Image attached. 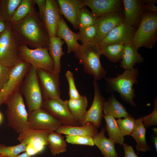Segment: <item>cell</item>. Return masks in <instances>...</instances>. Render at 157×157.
<instances>
[{
    "label": "cell",
    "mask_w": 157,
    "mask_h": 157,
    "mask_svg": "<svg viewBox=\"0 0 157 157\" xmlns=\"http://www.w3.org/2000/svg\"><path fill=\"white\" fill-rule=\"evenodd\" d=\"M10 25L20 45L34 49L48 47L50 37L35 9L20 21L10 23Z\"/></svg>",
    "instance_id": "6da1fadb"
},
{
    "label": "cell",
    "mask_w": 157,
    "mask_h": 157,
    "mask_svg": "<svg viewBox=\"0 0 157 157\" xmlns=\"http://www.w3.org/2000/svg\"><path fill=\"white\" fill-rule=\"evenodd\" d=\"M74 53L79 63L83 65L85 72L92 75L94 80L106 78L107 72L101 64L102 53L98 45L91 42L80 44Z\"/></svg>",
    "instance_id": "7a4b0ae2"
},
{
    "label": "cell",
    "mask_w": 157,
    "mask_h": 157,
    "mask_svg": "<svg viewBox=\"0 0 157 157\" xmlns=\"http://www.w3.org/2000/svg\"><path fill=\"white\" fill-rule=\"evenodd\" d=\"M139 74L138 69L133 67L130 70H125L121 74H118L116 77H106L107 90L117 92L123 100L134 107L136 105L133 100L135 94L133 86L138 83Z\"/></svg>",
    "instance_id": "3957f363"
},
{
    "label": "cell",
    "mask_w": 157,
    "mask_h": 157,
    "mask_svg": "<svg viewBox=\"0 0 157 157\" xmlns=\"http://www.w3.org/2000/svg\"><path fill=\"white\" fill-rule=\"evenodd\" d=\"M4 104L7 105L6 114L8 126L18 133L30 128L28 121V113L19 90L7 99Z\"/></svg>",
    "instance_id": "277c9868"
},
{
    "label": "cell",
    "mask_w": 157,
    "mask_h": 157,
    "mask_svg": "<svg viewBox=\"0 0 157 157\" xmlns=\"http://www.w3.org/2000/svg\"><path fill=\"white\" fill-rule=\"evenodd\" d=\"M157 12L146 11L131 42L138 49L142 47L152 49L157 41Z\"/></svg>",
    "instance_id": "5b68a950"
},
{
    "label": "cell",
    "mask_w": 157,
    "mask_h": 157,
    "mask_svg": "<svg viewBox=\"0 0 157 157\" xmlns=\"http://www.w3.org/2000/svg\"><path fill=\"white\" fill-rule=\"evenodd\" d=\"M19 90L25 98L28 114L42 108L44 100L37 69L32 65L25 76Z\"/></svg>",
    "instance_id": "8992f818"
},
{
    "label": "cell",
    "mask_w": 157,
    "mask_h": 157,
    "mask_svg": "<svg viewBox=\"0 0 157 157\" xmlns=\"http://www.w3.org/2000/svg\"><path fill=\"white\" fill-rule=\"evenodd\" d=\"M20 45L9 23L5 30L0 33V64L12 67L22 60Z\"/></svg>",
    "instance_id": "52a82bcc"
},
{
    "label": "cell",
    "mask_w": 157,
    "mask_h": 157,
    "mask_svg": "<svg viewBox=\"0 0 157 157\" xmlns=\"http://www.w3.org/2000/svg\"><path fill=\"white\" fill-rule=\"evenodd\" d=\"M124 8V22L138 27L143 13L147 11L157 12L156 0H122Z\"/></svg>",
    "instance_id": "ba28073f"
},
{
    "label": "cell",
    "mask_w": 157,
    "mask_h": 157,
    "mask_svg": "<svg viewBox=\"0 0 157 157\" xmlns=\"http://www.w3.org/2000/svg\"><path fill=\"white\" fill-rule=\"evenodd\" d=\"M19 54L22 60L36 69L54 71V62L49 53L48 47L31 49L26 45H21Z\"/></svg>",
    "instance_id": "9c48e42d"
},
{
    "label": "cell",
    "mask_w": 157,
    "mask_h": 157,
    "mask_svg": "<svg viewBox=\"0 0 157 157\" xmlns=\"http://www.w3.org/2000/svg\"><path fill=\"white\" fill-rule=\"evenodd\" d=\"M31 65L22 60L12 67L9 77L0 92V107L10 96L19 90Z\"/></svg>",
    "instance_id": "30bf717a"
},
{
    "label": "cell",
    "mask_w": 157,
    "mask_h": 157,
    "mask_svg": "<svg viewBox=\"0 0 157 157\" xmlns=\"http://www.w3.org/2000/svg\"><path fill=\"white\" fill-rule=\"evenodd\" d=\"M37 72L43 100L60 98L59 74L41 69Z\"/></svg>",
    "instance_id": "8fae6325"
},
{
    "label": "cell",
    "mask_w": 157,
    "mask_h": 157,
    "mask_svg": "<svg viewBox=\"0 0 157 157\" xmlns=\"http://www.w3.org/2000/svg\"><path fill=\"white\" fill-rule=\"evenodd\" d=\"M42 108L66 126L79 125L75 119L68 107L67 101L61 98L44 100Z\"/></svg>",
    "instance_id": "7c38bea8"
},
{
    "label": "cell",
    "mask_w": 157,
    "mask_h": 157,
    "mask_svg": "<svg viewBox=\"0 0 157 157\" xmlns=\"http://www.w3.org/2000/svg\"><path fill=\"white\" fill-rule=\"evenodd\" d=\"M28 114V121L30 128L56 131L62 125L58 119L42 108Z\"/></svg>",
    "instance_id": "4fadbf2b"
},
{
    "label": "cell",
    "mask_w": 157,
    "mask_h": 157,
    "mask_svg": "<svg viewBox=\"0 0 157 157\" xmlns=\"http://www.w3.org/2000/svg\"><path fill=\"white\" fill-rule=\"evenodd\" d=\"M93 84L94 89L93 100L90 108L87 111L81 125H85L91 122L99 128L101 125V121L104 115L103 106L106 100L101 94L97 81L94 80Z\"/></svg>",
    "instance_id": "5bb4252c"
},
{
    "label": "cell",
    "mask_w": 157,
    "mask_h": 157,
    "mask_svg": "<svg viewBox=\"0 0 157 157\" xmlns=\"http://www.w3.org/2000/svg\"><path fill=\"white\" fill-rule=\"evenodd\" d=\"M124 21L122 11L109 13L97 18L95 23L97 34L93 43L99 45L110 31Z\"/></svg>",
    "instance_id": "9a60e30c"
},
{
    "label": "cell",
    "mask_w": 157,
    "mask_h": 157,
    "mask_svg": "<svg viewBox=\"0 0 157 157\" xmlns=\"http://www.w3.org/2000/svg\"><path fill=\"white\" fill-rule=\"evenodd\" d=\"M43 22L49 37L57 36V31L62 16L57 0H46Z\"/></svg>",
    "instance_id": "2e32d148"
},
{
    "label": "cell",
    "mask_w": 157,
    "mask_h": 157,
    "mask_svg": "<svg viewBox=\"0 0 157 157\" xmlns=\"http://www.w3.org/2000/svg\"><path fill=\"white\" fill-rule=\"evenodd\" d=\"M136 30L135 28L123 22L110 31L99 46L114 44H124L131 41Z\"/></svg>",
    "instance_id": "e0dca14e"
},
{
    "label": "cell",
    "mask_w": 157,
    "mask_h": 157,
    "mask_svg": "<svg viewBox=\"0 0 157 157\" xmlns=\"http://www.w3.org/2000/svg\"><path fill=\"white\" fill-rule=\"evenodd\" d=\"M49 131L30 128L19 133L17 140L27 145L33 147L38 153L42 151L48 145Z\"/></svg>",
    "instance_id": "ac0fdd59"
},
{
    "label": "cell",
    "mask_w": 157,
    "mask_h": 157,
    "mask_svg": "<svg viewBox=\"0 0 157 157\" xmlns=\"http://www.w3.org/2000/svg\"><path fill=\"white\" fill-rule=\"evenodd\" d=\"M85 6L91 9L97 18L105 14L122 11L123 3L120 0H83Z\"/></svg>",
    "instance_id": "d6986e66"
},
{
    "label": "cell",
    "mask_w": 157,
    "mask_h": 157,
    "mask_svg": "<svg viewBox=\"0 0 157 157\" xmlns=\"http://www.w3.org/2000/svg\"><path fill=\"white\" fill-rule=\"evenodd\" d=\"M60 13L72 24L74 28L78 29L77 16L79 10L85 6L83 0H57Z\"/></svg>",
    "instance_id": "ffe728a7"
},
{
    "label": "cell",
    "mask_w": 157,
    "mask_h": 157,
    "mask_svg": "<svg viewBox=\"0 0 157 157\" xmlns=\"http://www.w3.org/2000/svg\"><path fill=\"white\" fill-rule=\"evenodd\" d=\"M138 49L131 41L124 44L120 66L125 70H130L136 63H142L144 59Z\"/></svg>",
    "instance_id": "44dd1931"
},
{
    "label": "cell",
    "mask_w": 157,
    "mask_h": 157,
    "mask_svg": "<svg viewBox=\"0 0 157 157\" xmlns=\"http://www.w3.org/2000/svg\"><path fill=\"white\" fill-rule=\"evenodd\" d=\"M57 36L63 40L66 44L67 52L69 53L74 52L80 45L78 42V33H74L69 28L62 16L58 28Z\"/></svg>",
    "instance_id": "7402d4cb"
},
{
    "label": "cell",
    "mask_w": 157,
    "mask_h": 157,
    "mask_svg": "<svg viewBox=\"0 0 157 157\" xmlns=\"http://www.w3.org/2000/svg\"><path fill=\"white\" fill-rule=\"evenodd\" d=\"M56 132L66 135H84L92 138L98 133L97 128L91 122L81 126L62 125Z\"/></svg>",
    "instance_id": "603a6c76"
},
{
    "label": "cell",
    "mask_w": 157,
    "mask_h": 157,
    "mask_svg": "<svg viewBox=\"0 0 157 157\" xmlns=\"http://www.w3.org/2000/svg\"><path fill=\"white\" fill-rule=\"evenodd\" d=\"M106 131L105 128L103 127L100 132L93 138L94 144L104 157H118L115 149V144L105 136Z\"/></svg>",
    "instance_id": "cb8c5ba5"
},
{
    "label": "cell",
    "mask_w": 157,
    "mask_h": 157,
    "mask_svg": "<svg viewBox=\"0 0 157 157\" xmlns=\"http://www.w3.org/2000/svg\"><path fill=\"white\" fill-rule=\"evenodd\" d=\"M103 111L104 115H109L115 119L124 118L131 115L113 94L104 102Z\"/></svg>",
    "instance_id": "d4e9b609"
},
{
    "label": "cell",
    "mask_w": 157,
    "mask_h": 157,
    "mask_svg": "<svg viewBox=\"0 0 157 157\" xmlns=\"http://www.w3.org/2000/svg\"><path fill=\"white\" fill-rule=\"evenodd\" d=\"M58 36L49 38L48 47L49 53L54 63V71L59 74L61 69V58L65 53L63 51L62 47L65 43Z\"/></svg>",
    "instance_id": "484cf974"
},
{
    "label": "cell",
    "mask_w": 157,
    "mask_h": 157,
    "mask_svg": "<svg viewBox=\"0 0 157 157\" xmlns=\"http://www.w3.org/2000/svg\"><path fill=\"white\" fill-rule=\"evenodd\" d=\"M66 101L72 116L78 124L81 125L87 111L88 101L86 97L81 95L79 99H69Z\"/></svg>",
    "instance_id": "4316f807"
},
{
    "label": "cell",
    "mask_w": 157,
    "mask_h": 157,
    "mask_svg": "<svg viewBox=\"0 0 157 157\" xmlns=\"http://www.w3.org/2000/svg\"><path fill=\"white\" fill-rule=\"evenodd\" d=\"M146 128L142 123V119L139 117L136 120L135 127L130 135L137 143L136 149L138 151L145 152L151 151V148L145 138Z\"/></svg>",
    "instance_id": "83f0119b"
},
{
    "label": "cell",
    "mask_w": 157,
    "mask_h": 157,
    "mask_svg": "<svg viewBox=\"0 0 157 157\" xmlns=\"http://www.w3.org/2000/svg\"><path fill=\"white\" fill-rule=\"evenodd\" d=\"M106 125V130L107 131L109 138L115 144H118L122 146L124 143V139L115 119L113 116L104 115L103 116Z\"/></svg>",
    "instance_id": "f1b7e54d"
},
{
    "label": "cell",
    "mask_w": 157,
    "mask_h": 157,
    "mask_svg": "<svg viewBox=\"0 0 157 157\" xmlns=\"http://www.w3.org/2000/svg\"><path fill=\"white\" fill-rule=\"evenodd\" d=\"M48 145L52 155L54 156L67 150V144L63 136L56 131L51 132L49 133Z\"/></svg>",
    "instance_id": "f546056e"
},
{
    "label": "cell",
    "mask_w": 157,
    "mask_h": 157,
    "mask_svg": "<svg viewBox=\"0 0 157 157\" xmlns=\"http://www.w3.org/2000/svg\"><path fill=\"white\" fill-rule=\"evenodd\" d=\"M22 0H0V18L10 23L13 16Z\"/></svg>",
    "instance_id": "4dcf8cb0"
},
{
    "label": "cell",
    "mask_w": 157,
    "mask_h": 157,
    "mask_svg": "<svg viewBox=\"0 0 157 157\" xmlns=\"http://www.w3.org/2000/svg\"><path fill=\"white\" fill-rule=\"evenodd\" d=\"M124 44H114L99 46L102 54L112 62L121 61Z\"/></svg>",
    "instance_id": "1f68e13d"
},
{
    "label": "cell",
    "mask_w": 157,
    "mask_h": 157,
    "mask_svg": "<svg viewBox=\"0 0 157 157\" xmlns=\"http://www.w3.org/2000/svg\"><path fill=\"white\" fill-rule=\"evenodd\" d=\"M33 0H22L16 10L10 23L19 22L35 10Z\"/></svg>",
    "instance_id": "d6a6232c"
},
{
    "label": "cell",
    "mask_w": 157,
    "mask_h": 157,
    "mask_svg": "<svg viewBox=\"0 0 157 157\" xmlns=\"http://www.w3.org/2000/svg\"><path fill=\"white\" fill-rule=\"evenodd\" d=\"M85 6L79 10L77 16V26L81 31L94 24L97 18Z\"/></svg>",
    "instance_id": "836d02e7"
},
{
    "label": "cell",
    "mask_w": 157,
    "mask_h": 157,
    "mask_svg": "<svg viewBox=\"0 0 157 157\" xmlns=\"http://www.w3.org/2000/svg\"><path fill=\"white\" fill-rule=\"evenodd\" d=\"M27 145L21 142L18 145L8 146L0 144L1 156L16 157L20 153L26 151Z\"/></svg>",
    "instance_id": "e575fe53"
},
{
    "label": "cell",
    "mask_w": 157,
    "mask_h": 157,
    "mask_svg": "<svg viewBox=\"0 0 157 157\" xmlns=\"http://www.w3.org/2000/svg\"><path fill=\"white\" fill-rule=\"evenodd\" d=\"M116 121L123 136L130 135L136 124V120L131 115L123 119H118Z\"/></svg>",
    "instance_id": "d590c367"
},
{
    "label": "cell",
    "mask_w": 157,
    "mask_h": 157,
    "mask_svg": "<svg viewBox=\"0 0 157 157\" xmlns=\"http://www.w3.org/2000/svg\"><path fill=\"white\" fill-rule=\"evenodd\" d=\"M78 40L82 44L88 42H93L97 34V29L96 24H94L89 26L78 33Z\"/></svg>",
    "instance_id": "8d00e7d4"
},
{
    "label": "cell",
    "mask_w": 157,
    "mask_h": 157,
    "mask_svg": "<svg viewBox=\"0 0 157 157\" xmlns=\"http://www.w3.org/2000/svg\"><path fill=\"white\" fill-rule=\"evenodd\" d=\"M66 141L72 144L93 146L94 145L93 138L80 135H66Z\"/></svg>",
    "instance_id": "74e56055"
},
{
    "label": "cell",
    "mask_w": 157,
    "mask_h": 157,
    "mask_svg": "<svg viewBox=\"0 0 157 157\" xmlns=\"http://www.w3.org/2000/svg\"><path fill=\"white\" fill-rule=\"evenodd\" d=\"M65 75L69 86V99H79L81 95L79 94L76 86L73 73L69 70H67L66 72Z\"/></svg>",
    "instance_id": "f35d334b"
},
{
    "label": "cell",
    "mask_w": 157,
    "mask_h": 157,
    "mask_svg": "<svg viewBox=\"0 0 157 157\" xmlns=\"http://www.w3.org/2000/svg\"><path fill=\"white\" fill-rule=\"evenodd\" d=\"M142 123L146 128L149 127L157 125V99L156 97L154 100V110L148 115L143 116Z\"/></svg>",
    "instance_id": "ab89813d"
},
{
    "label": "cell",
    "mask_w": 157,
    "mask_h": 157,
    "mask_svg": "<svg viewBox=\"0 0 157 157\" xmlns=\"http://www.w3.org/2000/svg\"><path fill=\"white\" fill-rule=\"evenodd\" d=\"M12 68L0 64V92L8 80Z\"/></svg>",
    "instance_id": "60d3db41"
},
{
    "label": "cell",
    "mask_w": 157,
    "mask_h": 157,
    "mask_svg": "<svg viewBox=\"0 0 157 157\" xmlns=\"http://www.w3.org/2000/svg\"><path fill=\"white\" fill-rule=\"evenodd\" d=\"M35 4L38 5L39 8V14L40 18L42 21L46 7V0H33Z\"/></svg>",
    "instance_id": "b9f144b4"
},
{
    "label": "cell",
    "mask_w": 157,
    "mask_h": 157,
    "mask_svg": "<svg viewBox=\"0 0 157 157\" xmlns=\"http://www.w3.org/2000/svg\"><path fill=\"white\" fill-rule=\"evenodd\" d=\"M122 145L125 153L124 157H138L131 146L129 145L126 143H124Z\"/></svg>",
    "instance_id": "7bdbcfd3"
},
{
    "label": "cell",
    "mask_w": 157,
    "mask_h": 157,
    "mask_svg": "<svg viewBox=\"0 0 157 157\" xmlns=\"http://www.w3.org/2000/svg\"><path fill=\"white\" fill-rule=\"evenodd\" d=\"M9 23L5 22L0 18V33L5 30Z\"/></svg>",
    "instance_id": "ee69618b"
},
{
    "label": "cell",
    "mask_w": 157,
    "mask_h": 157,
    "mask_svg": "<svg viewBox=\"0 0 157 157\" xmlns=\"http://www.w3.org/2000/svg\"><path fill=\"white\" fill-rule=\"evenodd\" d=\"M31 156L25 152L20 155H18L16 157H31Z\"/></svg>",
    "instance_id": "f6af8a7d"
},
{
    "label": "cell",
    "mask_w": 157,
    "mask_h": 157,
    "mask_svg": "<svg viewBox=\"0 0 157 157\" xmlns=\"http://www.w3.org/2000/svg\"><path fill=\"white\" fill-rule=\"evenodd\" d=\"M153 142L154 143V144L156 150V151H157V136H155L153 138Z\"/></svg>",
    "instance_id": "bcb514c9"
},
{
    "label": "cell",
    "mask_w": 157,
    "mask_h": 157,
    "mask_svg": "<svg viewBox=\"0 0 157 157\" xmlns=\"http://www.w3.org/2000/svg\"><path fill=\"white\" fill-rule=\"evenodd\" d=\"M153 131L155 134H157V128L156 127H154L152 129Z\"/></svg>",
    "instance_id": "7dc6e473"
},
{
    "label": "cell",
    "mask_w": 157,
    "mask_h": 157,
    "mask_svg": "<svg viewBox=\"0 0 157 157\" xmlns=\"http://www.w3.org/2000/svg\"><path fill=\"white\" fill-rule=\"evenodd\" d=\"M3 119V116L2 114L0 112V124L1 123Z\"/></svg>",
    "instance_id": "c3c4849f"
},
{
    "label": "cell",
    "mask_w": 157,
    "mask_h": 157,
    "mask_svg": "<svg viewBox=\"0 0 157 157\" xmlns=\"http://www.w3.org/2000/svg\"><path fill=\"white\" fill-rule=\"evenodd\" d=\"M0 157H2V156H1Z\"/></svg>",
    "instance_id": "681fc988"
},
{
    "label": "cell",
    "mask_w": 157,
    "mask_h": 157,
    "mask_svg": "<svg viewBox=\"0 0 157 157\" xmlns=\"http://www.w3.org/2000/svg\"><path fill=\"white\" fill-rule=\"evenodd\" d=\"M1 157L0 155V157Z\"/></svg>",
    "instance_id": "f907efd6"
}]
</instances>
